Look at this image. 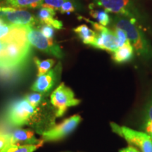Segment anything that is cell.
Wrapping results in <instances>:
<instances>
[{
    "instance_id": "obj_1",
    "label": "cell",
    "mask_w": 152,
    "mask_h": 152,
    "mask_svg": "<svg viewBox=\"0 0 152 152\" xmlns=\"http://www.w3.org/2000/svg\"><path fill=\"white\" fill-rule=\"evenodd\" d=\"M30 27L13 26V28L0 39L4 44L0 51V76L16 75L27 65L31 52V45L28 39Z\"/></svg>"
},
{
    "instance_id": "obj_2",
    "label": "cell",
    "mask_w": 152,
    "mask_h": 152,
    "mask_svg": "<svg viewBox=\"0 0 152 152\" xmlns=\"http://www.w3.org/2000/svg\"><path fill=\"white\" fill-rule=\"evenodd\" d=\"M136 20H133L124 16L115 15L111 18L113 27L123 29L127 34L128 38L133 48L139 56L147 58H152V47L147 40L142 30L135 25Z\"/></svg>"
},
{
    "instance_id": "obj_3",
    "label": "cell",
    "mask_w": 152,
    "mask_h": 152,
    "mask_svg": "<svg viewBox=\"0 0 152 152\" xmlns=\"http://www.w3.org/2000/svg\"><path fill=\"white\" fill-rule=\"evenodd\" d=\"M39 109L33 107L26 99H20L13 102L7 111L6 118L9 125L21 127L30 125L39 113Z\"/></svg>"
},
{
    "instance_id": "obj_4",
    "label": "cell",
    "mask_w": 152,
    "mask_h": 152,
    "mask_svg": "<svg viewBox=\"0 0 152 152\" xmlns=\"http://www.w3.org/2000/svg\"><path fill=\"white\" fill-rule=\"evenodd\" d=\"M50 102L56 109V117H61L68 108L78 105L80 101L75 98L73 91L69 87L62 83L51 94Z\"/></svg>"
},
{
    "instance_id": "obj_5",
    "label": "cell",
    "mask_w": 152,
    "mask_h": 152,
    "mask_svg": "<svg viewBox=\"0 0 152 152\" xmlns=\"http://www.w3.org/2000/svg\"><path fill=\"white\" fill-rule=\"evenodd\" d=\"M111 126L114 132L124 138L128 143L140 148L142 152H152V139L147 133L120 126L115 123H111Z\"/></svg>"
},
{
    "instance_id": "obj_6",
    "label": "cell",
    "mask_w": 152,
    "mask_h": 152,
    "mask_svg": "<svg viewBox=\"0 0 152 152\" xmlns=\"http://www.w3.org/2000/svg\"><path fill=\"white\" fill-rule=\"evenodd\" d=\"M83 19L92 25L96 33V39L92 47L111 53H114L118 49L117 37L113 30L102 26L97 22H94L85 18Z\"/></svg>"
},
{
    "instance_id": "obj_7",
    "label": "cell",
    "mask_w": 152,
    "mask_h": 152,
    "mask_svg": "<svg viewBox=\"0 0 152 152\" xmlns=\"http://www.w3.org/2000/svg\"><path fill=\"white\" fill-rule=\"evenodd\" d=\"M80 115H74L66 118L60 124L53 125L48 130L42 132L44 142H55L62 140L71 134L81 122Z\"/></svg>"
},
{
    "instance_id": "obj_8",
    "label": "cell",
    "mask_w": 152,
    "mask_h": 152,
    "mask_svg": "<svg viewBox=\"0 0 152 152\" xmlns=\"http://www.w3.org/2000/svg\"><path fill=\"white\" fill-rule=\"evenodd\" d=\"M28 39L30 45L42 52L53 55L58 58L64 57V53L59 45L53 39L45 37L37 28H28Z\"/></svg>"
},
{
    "instance_id": "obj_9",
    "label": "cell",
    "mask_w": 152,
    "mask_h": 152,
    "mask_svg": "<svg viewBox=\"0 0 152 152\" xmlns=\"http://www.w3.org/2000/svg\"><path fill=\"white\" fill-rule=\"evenodd\" d=\"M0 18L7 23L24 27H34L39 23L38 19L29 11L12 7H1Z\"/></svg>"
},
{
    "instance_id": "obj_10",
    "label": "cell",
    "mask_w": 152,
    "mask_h": 152,
    "mask_svg": "<svg viewBox=\"0 0 152 152\" xmlns=\"http://www.w3.org/2000/svg\"><path fill=\"white\" fill-rule=\"evenodd\" d=\"M94 4L115 15H121L136 20L137 12L130 0H94Z\"/></svg>"
},
{
    "instance_id": "obj_11",
    "label": "cell",
    "mask_w": 152,
    "mask_h": 152,
    "mask_svg": "<svg viewBox=\"0 0 152 152\" xmlns=\"http://www.w3.org/2000/svg\"><path fill=\"white\" fill-rule=\"evenodd\" d=\"M61 71L62 66L59 62L53 69H51L42 75L38 76L37 80L32 85L31 90L43 94L49 93L59 79Z\"/></svg>"
},
{
    "instance_id": "obj_12",
    "label": "cell",
    "mask_w": 152,
    "mask_h": 152,
    "mask_svg": "<svg viewBox=\"0 0 152 152\" xmlns=\"http://www.w3.org/2000/svg\"><path fill=\"white\" fill-rule=\"evenodd\" d=\"M8 139L9 144H35L41 141L35 137L33 130L26 129H16L9 133H1Z\"/></svg>"
},
{
    "instance_id": "obj_13",
    "label": "cell",
    "mask_w": 152,
    "mask_h": 152,
    "mask_svg": "<svg viewBox=\"0 0 152 152\" xmlns=\"http://www.w3.org/2000/svg\"><path fill=\"white\" fill-rule=\"evenodd\" d=\"M56 10L49 7H41L37 14V18L40 24H45L52 26L54 29L61 30L63 28V23L58 19L54 18Z\"/></svg>"
},
{
    "instance_id": "obj_14",
    "label": "cell",
    "mask_w": 152,
    "mask_h": 152,
    "mask_svg": "<svg viewBox=\"0 0 152 152\" xmlns=\"http://www.w3.org/2000/svg\"><path fill=\"white\" fill-rule=\"evenodd\" d=\"M133 56H134V48L128 40L123 46L119 47L113 53L112 58L118 64H123L130 61Z\"/></svg>"
},
{
    "instance_id": "obj_15",
    "label": "cell",
    "mask_w": 152,
    "mask_h": 152,
    "mask_svg": "<svg viewBox=\"0 0 152 152\" xmlns=\"http://www.w3.org/2000/svg\"><path fill=\"white\" fill-rule=\"evenodd\" d=\"M73 31L85 45L92 46L93 44L94 43L96 33L86 25L83 24L77 26L75 28H74Z\"/></svg>"
},
{
    "instance_id": "obj_16",
    "label": "cell",
    "mask_w": 152,
    "mask_h": 152,
    "mask_svg": "<svg viewBox=\"0 0 152 152\" xmlns=\"http://www.w3.org/2000/svg\"><path fill=\"white\" fill-rule=\"evenodd\" d=\"M43 140L35 144H8L0 152H34L42 146Z\"/></svg>"
},
{
    "instance_id": "obj_17",
    "label": "cell",
    "mask_w": 152,
    "mask_h": 152,
    "mask_svg": "<svg viewBox=\"0 0 152 152\" xmlns=\"http://www.w3.org/2000/svg\"><path fill=\"white\" fill-rule=\"evenodd\" d=\"M3 4L15 9L37 8L42 0H0Z\"/></svg>"
},
{
    "instance_id": "obj_18",
    "label": "cell",
    "mask_w": 152,
    "mask_h": 152,
    "mask_svg": "<svg viewBox=\"0 0 152 152\" xmlns=\"http://www.w3.org/2000/svg\"><path fill=\"white\" fill-rule=\"evenodd\" d=\"M33 60L37 68V77L42 75L50 71L55 64V61L52 58L42 61L37 57H34Z\"/></svg>"
},
{
    "instance_id": "obj_19",
    "label": "cell",
    "mask_w": 152,
    "mask_h": 152,
    "mask_svg": "<svg viewBox=\"0 0 152 152\" xmlns=\"http://www.w3.org/2000/svg\"><path fill=\"white\" fill-rule=\"evenodd\" d=\"M90 14L99 23L103 26H108L111 21V18L110 17L109 12H107L104 9H99V10L91 9Z\"/></svg>"
},
{
    "instance_id": "obj_20",
    "label": "cell",
    "mask_w": 152,
    "mask_h": 152,
    "mask_svg": "<svg viewBox=\"0 0 152 152\" xmlns=\"http://www.w3.org/2000/svg\"><path fill=\"white\" fill-rule=\"evenodd\" d=\"M45 95L39 92H33L28 94L25 96V99L28 101V103L33 107L37 108V106L41 105L42 102H43Z\"/></svg>"
},
{
    "instance_id": "obj_21",
    "label": "cell",
    "mask_w": 152,
    "mask_h": 152,
    "mask_svg": "<svg viewBox=\"0 0 152 152\" xmlns=\"http://www.w3.org/2000/svg\"><path fill=\"white\" fill-rule=\"evenodd\" d=\"M67 0H42L39 7H49L54 10H59L63 4Z\"/></svg>"
},
{
    "instance_id": "obj_22",
    "label": "cell",
    "mask_w": 152,
    "mask_h": 152,
    "mask_svg": "<svg viewBox=\"0 0 152 152\" xmlns=\"http://www.w3.org/2000/svg\"><path fill=\"white\" fill-rule=\"evenodd\" d=\"M113 32L117 37L118 48L123 46L129 40L125 31H124L123 29H121V28L113 27Z\"/></svg>"
},
{
    "instance_id": "obj_23",
    "label": "cell",
    "mask_w": 152,
    "mask_h": 152,
    "mask_svg": "<svg viewBox=\"0 0 152 152\" xmlns=\"http://www.w3.org/2000/svg\"><path fill=\"white\" fill-rule=\"evenodd\" d=\"M37 29L39 30L45 37L48 39H53L54 35V28L48 25L41 24L37 27Z\"/></svg>"
},
{
    "instance_id": "obj_24",
    "label": "cell",
    "mask_w": 152,
    "mask_h": 152,
    "mask_svg": "<svg viewBox=\"0 0 152 152\" xmlns=\"http://www.w3.org/2000/svg\"><path fill=\"white\" fill-rule=\"evenodd\" d=\"M75 5L70 0H67L63 4L61 8L59 9L60 12L61 14H69L71 12H73L75 11Z\"/></svg>"
},
{
    "instance_id": "obj_25",
    "label": "cell",
    "mask_w": 152,
    "mask_h": 152,
    "mask_svg": "<svg viewBox=\"0 0 152 152\" xmlns=\"http://www.w3.org/2000/svg\"><path fill=\"white\" fill-rule=\"evenodd\" d=\"M14 25H11L7 23H3L2 24L0 25V39L2 38L3 37L7 35L9 31L11 30V28H13Z\"/></svg>"
},
{
    "instance_id": "obj_26",
    "label": "cell",
    "mask_w": 152,
    "mask_h": 152,
    "mask_svg": "<svg viewBox=\"0 0 152 152\" xmlns=\"http://www.w3.org/2000/svg\"><path fill=\"white\" fill-rule=\"evenodd\" d=\"M8 144H9V142L7 137L3 134H0V151L2 150Z\"/></svg>"
},
{
    "instance_id": "obj_27",
    "label": "cell",
    "mask_w": 152,
    "mask_h": 152,
    "mask_svg": "<svg viewBox=\"0 0 152 152\" xmlns=\"http://www.w3.org/2000/svg\"><path fill=\"white\" fill-rule=\"evenodd\" d=\"M146 131H147V134L152 139V121H148L147 124V128H146Z\"/></svg>"
},
{
    "instance_id": "obj_28",
    "label": "cell",
    "mask_w": 152,
    "mask_h": 152,
    "mask_svg": "<svg viewBox=\"0 0 152 152\" xmlns=\"http://www.w3.org/2000/svg\"><path fill=\"white\" fill-rule=\"evenodd\" d=\"M120 152H140L137 149L133 147H128L121 150Z\"/></svg>"
},
{
    "instance_id": "obj_29",
    "label": "cell",
    "mask_w": 152,
    "mask_h": 152,
    "mask_svg": "<svg viewBox=\"0 0 152 152\" xmlns=\"http://www.w3.org/2000/svg\"><path fill=\"white\" fill-rule=\"evenodd\" d=\"M148 121H152V105L150 106L148 111Z\"/></svg>"
},
{
    "instance_id": "obj_30",
    "label": "cell",
    "mask_w": 152,
    "mask_h": 152,
    "mask_svg": "<svg viewBox=\"0 0 152 152\" xmlns=\"http://www.w3.org/2000/svg\"><path fill=\"white\" fill-rule=\"evenodd\" d=\"M1 7H0V12H1Z\"/></svg>"
}]
</instances>
